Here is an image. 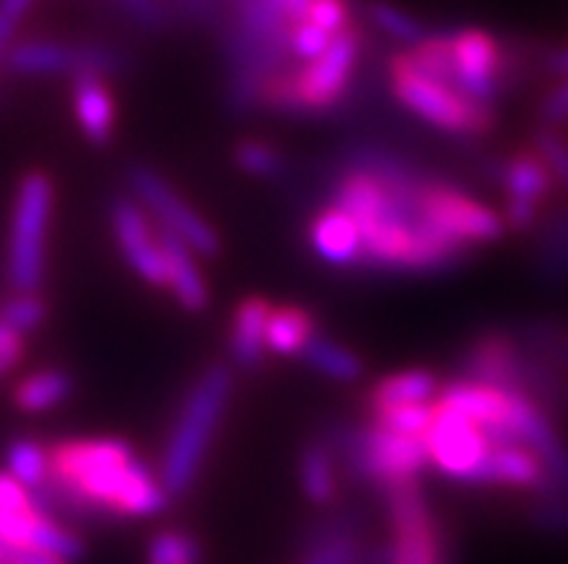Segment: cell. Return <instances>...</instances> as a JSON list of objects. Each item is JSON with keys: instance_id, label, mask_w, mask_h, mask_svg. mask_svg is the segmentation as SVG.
Listing matches in <instances>:
<instances>
[{"instance_id": "ac0fdd59", "label": "cell", "mask_w": 568, "mask_h": 564, "mask_svg": "<svg viewBox=\"0 0 568 564\" xmlns=\"http://www.w3.org/2000/svg\"><path fill=\"white\" fill-rule=\"evenodd\" d=\"M511 400L514 392H505V389L488 383H476V380L456 378L454 383L439 389V403L456 409V412H462L465 418L479 423V427L508 423V418H511Z\"/></svg>"}, {"instance_id": "f6af8a7d", "label": "cell", "mask_w": 568, "mask_h": 564, "mask_svg": "<svg viewBox=\"0 0 568 564\" xmlns=\"http://www.w3.org/2000/svg\"><path fill=\"white\" fill-rule=\"evenodd\" d=\"M21 358H23V335L0 320V360H3L9 372H12L14 366L21 363Z\"/></svg>"}, {"instance_id": "7402d4cb", "label": "cell", "mask_w": 568, "mask_h": 564, "mask_svg": "<svg viewBox=\"0 0 568 564\" xmlns=\"http://www.w3.org/2000/svg\"><path fill=\"white\" fill-rule=\"evenodd\" d=\"M297 475H301L303 495L315 507H329L338 499V472H335V458L326 450L324 441H312L301 450L297 461Z\"/></svg>"}, {"instance_id": "d4e9b609", "label": "cell", "mask_w": 568, "mask_h": 564, "mask_svg": "<svg viewBox=\"0 0 568 564\" xmlns=\"http://www.w3.org/2000/svg\"><path fill=\"white\" fill-rule=\"evenodd\" d=\"M315 335V317L301 306H277L266 320V349L272 355H301L303 346Z\"/></svg>"}, {"instance_id": "d590c367", "label": "cell", "mask_w": 568, "mask_h": 564, "mask_svg": "<svg viewBox=\"0 0 568 564\" xmlns=\"http://www.w3.org/2000/svg\"><path fill=\"white\" fill-rule=\"evenodd\" d=\"M534 153L546 162V167L551 171L557 185L566 187L568 193V142L562 139L560 130H537V136H534Z\"/></svg>"}, {"instance_id": "f546056e", "label": "cell", "mask_w": 568, "mask_h": 564, "mask_svg": "<svg viewBox=\"0 0 568 564\" xmlns=\"http://www.w3.org/2000/svg\"><path fill=\"white\" fill-rule=\"evenodd\" d=\"M367 18L378 32H384L396 43H404V47H416V43L430 35V29L425 23L413 18L410 12H404L396 3H389V0H369Z\"/></svg>"}, {"instance_id": "8fae6325", "label": "cell", "mask_w": 568, "mask_h": 564, "mask_svg": "<svg viewBox=\"0 0 568 564\" xmlns=\"http://www.w3.org/2000/svg\"><path fill=\"white\" fill-rule=\"evenodd\" d=\"M425 211L430 222H436L445 234L470 245V248L499 243L505 230H508L497 211H490L483 202L470 199L468 193H462L459 187L447 185L442 180H436L427 187Z\"/></svg>"}, {"instance_id": "83f0119b", "label": "cell", "mask_w": 568, "mask_h": 564, "mask_svg": "<svg viewBox=\"0 0 568 564\" xmlns=\"http://www.w3.org/2000/svg\"><path fill=\"white\" fill-rule=\"evenodd\" d=\"M367 527V519L361 510H332L326 515H317L315 522H310L297 536V556L310 553L315 547H324L332 542H344V539H361Z\"/></svg>"}, {"instance_id": "d6a6232c", "label": "cell", "mask_w": 568, "mask_h": 564, "mask_svg": "<svg viewBox=\"0 0 568 564\" xmlns=\"http://www.w3.org/2000/svg\"><path fill=\"white\" fill-rule=\"evenodd\" d=\"M0 320L27 337L47 320V300L38 291H12V297L0 302Z\"/></svg>"}, {"instance_id": "e575fe53", "label": "cell", "mask_w": 568, "mask_h": 564, "mask_svg": "<svg viewBox=\"0 0 568 564\" xmlns=\"http://www.w3.org/2000/svg\"><path fill=\"white\" fill-rule=\"evenodd\" d=\"M531 527L551 533V536H568V493H542L534 495L528 507Z\"/></svg>"}, {"instance_id": "74e56055", "label": "cell", "mask_w": 568, "mask_h": 564, "mask_svg": "<svg viewBox=\"0 0 568 564\" xmlns=\"http://www.w3.org/2000/svg\"><path fill=\"white\" fill-rule=\"evenodd\" d=\"M329 41L332 35H326L324 29L310 21H297L288 29V50L295 52L301 61H312V58L321 55L329 47Z\"/></svg>"}, {"instance_id": "2e32d148", "label": "cell", "mask_w": 568, "mask_h": 564, "mask_svg": "<svg viewBox=\"0 0 568 564\" xmlns=\"http://www.w3.org/2000/svg\"><path fill=\"white\" fill-rule=\"evenodd\" d=\"M310 245L317 257L335 268H361V234L335 205L317 211L310 222Z\"/></svg>"}, {"instance_id": "6da1fadb", "label": "cell", "mask_w": 568, "mask_h": 564, "mask_svg": "<svg viewBox=\"0 0 568 564\" xmlns=\"http://www.w3.org/2000/svg\"><path fill=\"white\" fill-rule=\"evenodd\" d=\"M50 450V479L70 486L95 507L119 515H159L168 507L162 481L142 464L133 447L119 438L61 441Z\"/></svg>"}, {"instance_id": "8992f818", "label": "cell", "mask_w": 568, "mask_h": 564, "mask_svg": "<svg viewBox=\"0 0 568 564\" xmlns=\"http://www.w3.org/2000/svg\"><path fill=\"white\" fill-rule=\"evenodd\" d=\"M378 493L393 524V564H454L418 481L387 484Z\"/></svg>"}, {"instance_id": "bcb514c9", "label": "cell", "mask_w": 568, "mask_h": 564, "mask_svg": "<svg viewBox=\"0 0 568 564\" xmlns=\"http://www.w3.org/2000/svg\"><path fill=\"white\" fill-rule=\"evenodd\" d=\"M540 66L542 72L555 75V79H568V43H562V47H548L542 52Z\"/></svg>"}, {"instance_id": "9a60e30c", "label": "cell", "mask_w": 568, "mask_h": 564, "mask_svg": "<svg viewBox=\"0 0 568 564\" xmlns=\"http://www.w3.org/2000/svg\"><path fill=\"white\" fill-rule=\"evenodd\" d=\"M159 245H162V263H165V288H171L173 297L191 315L205 311L209 308V286L196 268L194 248L182 243L180 236H173L171 230L159 234Z\"/></svg>"}, {"instance_id": "4dcf8cb0", "label": "cell", "mask_w": 568, "mask_h": 564, "mask_svg": "<svg viewBox=\"0 0 568 564\" xmlns=\"http://www.w3.org/2000/svg\"><path fill=\"white\" fill-rule=\"evenodd\" d=\"M148 564H202V544L185 530H162L148 544Z\"/></svg>"}, {"instance_id": "52a82bcc", "label": "cell", "mask_w": 568, "mask_h": 564, "mask_svg": "<svg viewBox=\"0 0 568 564\" xmlns=\"http://www.w3.org/2000/svg\"><path fill=\"white\" fill-rule=\"evenodd\" d=\"M450 38H454L450 90L494 110L505 90V72H508L503 47L483 29H462V32H450Z\"/></svg>"}, {"instance_id": "44dd1931", "label": "cell", "mask_w": 568, "mask_h": 564, "mask_svg": "<svg viewBox=\"0 0 568 564\" xmlns=\"http://www.w3.org/2000/svg\"><path fill=\"white\" fill-rule=\"evenodd\" d=\"M534 274L542 286H568V202L551 211L537 230Z\"/></svg>"}, {"instance_id": "5bb4252c", "label": "cell", "mask_w": 568, "mask_h": 564, "mask_svg": "<svg viewBox=\"0 0 568 564\" xmlns=\"http://www.w3.org/2000/svg\"><path fill=\"white\" fill-rule=\"evenodd\" d=\"M548 481L546 464L540 455L526 447V443H503V447H488L483 464L476 470L474 484H499L514 486V490H528L540 493Z\"/></svg>"}, {"instance_id": "603a6c76", "label": "cell", "mask_w": 568, "mask_h": 564, "mask_svg": "<svg viewBox=\"0 0 568 564\" xmlns=\"http://www.w3.org/2000/svg\"><path fill=\"white\" fill-rule=\"evenodd\" d=\"M439 398V380L427 369H410L382 378L369 389V409L404 407V403H430Z\"/></svg>"}, {"instance_id": "f1b7e54d", "label": "cell", "mask_w": 568, "mask_h": 564, "mask_svg": "<svg viewBox=\"0 0 568 564\" xmlns=\"http://www.w3.org/2000/svg\"><path fill=\"white\" fill-rule=\"evenodd\" d=\"M3 461H7L9 475L27 490L41 486L50 472V450L32 438H14L3 452Z\"/></svg>"}, {"instance_id": "7bdbcfd3", "label": "cell", "mask_w": 568, "mask_h": 564, "mask_svg": "<svg viewBox=\"0 0 568 564\" xmlns=\"http://www.w3.org/2000/svg\"><path fill=\"white\" fill-rule=\"evenodd\" d=\"M0 564H70L64 558L52 556L38 547H21V544H9L0 539Z\"/></svg>"}, {"instance_id": "484cf974", "label": "cell", "mask_w": 568, "mask_h": 564, "mask_svg": "<svg viewBox=\"0 0 568 564\" xmlns=\"http://www.w3.org/2000/svg\"><path fill=\"white\" fill-rule=\"evenodd\" d=\"M301 358L317 375H324L335 383H355L364 375V360L353 349H346L338 340H329V337L317 335V331L310 337V343L303 346Z\"/></svg>"}, {"instance_id": "7c38bea8", "label": "cell", "mask_w": 568, "mask_h": 564, "mask_svg": "<svg viewBox=\"0 0 568 564\" xmlns=\"http://www.w3.org/2000/svg\"><path fill=\"white\" fill-rule=\"evenodd\" d=\"M93 66V43H61L47 38L12 41L3 55L0 70L12 72L18 79H79L90 75Z\"/></svg>"}, {"instance_id": "836d02e7", "label": "cell", "mask_w": 568, "mask_h": 564, "mask_svg": "<svg viewBox=\"0 0 568 564\" xmlns=\"http://www.w3.org/2000/svg\"><path fill=\"white\" fill-rule=\"evenodd\" d=\"M234 165L257 180H277L286 171V158L281 156V151H274L272 144L240 142L234 151Z\"/></svg>"}, {"instance_id": "1f68e13d", "label": "cell", "mask_w": 568, "mask_h": 564, "mask_svg": "<svg viewBox=\"0 0 568 564\" xmlns=\"http://www.w3.org/2000/svg\"><path fill=\"white\" fill-rule=\"evenodd\" d=\"M369 412H373V423L389 429V432L425 438L433 423V414H436V407H430V403H404V407L369 409Z\"/></svg>"}, {"instance_id": "f35d334b", "label": "cell", "mask_w": 568, "mask_h": 564, "mask_svg": "<svg viewBox=\"0 0 568 564\" xmlns=\"http://www.w3.org/2000/svg\"><path fill=\"white\" fill-rule=\"evenodd\" d=\"M303 21L315 23V27L324 29L326 35L335 38L349 27V7H346V0H312Z\"/></svg>"}, {"instance_id": "5b68a950", "label": "cell", "mask_w": 568, "mask_h": 564, "mask_svg": "<svg viewBox=\"0 0 568 564\" xmlns=\"http://www.w3.org/2000/svg\"><path fill=\"white\" fill-rule=\"evenodd\" d=\"M389 72H393L396 99L433 127L468 139L485 136V133L497 127V110L483 107V104H476V101L465 99V95L425 79V75H418V72L404 64L402 55H393Z\"/></svg>"}, {"instance_id": "4fadbf2b", "label": "cell", "mask_w": 568, "mask_h": 564, "mask_svg": "<svg viewBox=\"0 0 568 564\" xmlns=\"http://www.w3.org/2000/svg\"><path fill=\"white\" fill-rule=\"evenodd\" d=\"M110 222H113L115 243L122 248V257L144 283L151 286H165V263H162V245L159 234L153 236L151 222L142 207L133 199H113L110 205Z\"/></svg>"}, {"instance_id": "7a4b0ae2", "label": "cell", "mask_w": 568, "mask_h": 564, "mask_svg": "<svg viewBox=\"0 0 568 564\" xmlns=\"http://www.w3.org/2000/svg\"><path fill=\"white\" fill-rule=\"evenodd\" d=\"M231 386H234V378L229 366H211L209 372H202V378L187 389L180 418L173 423L165 452H162V466H159V481L165 486L168 499H182L191 493L202 461L214 443L216 429L223 423Z\"/></svg>"}, {"instance_id": "e0dca14e", "label": "cell", "mask_w": 568, "mask_h": 564, "mask_svg": "<svg viewBox=\"0 0 568 564\" xmlns=\"http://www.w3.org/2000/svg\"><path fill=\"white\" fill-rule=\"evenodd\" d=\"M272 315V302L266 297H245L234 311V326L229 337V355L243 372H254L263 366L266 349V320Z\"/></svg>"}, {"instance_id": "ab89813d", "label": "cell", "mask_w": 568, "mask_h": 564, "mask_svg": "<svg viewBox=\"0 0 568 564\" xmlns=\"http://www.w3.org/2000/svg\"><path fill=\"white\" fill-rule=\"evenodd\" d=\"M32 3H36V0H0V64H3V55H7V50L12 47L18 23L27 18Z\"/></svg>"}, {"instance_id": "277c9868", "label": "cell", "mask_w": 568, "mask_h": 564, "mask_svg": "<svg viewBox=\"0 0 568 564\" xmlns=\"http://www.w3.org/2000/svg\"><path fill=\"white\" fill-rule=\"evenodd\" d=\"M52 214V180L47 173H27L18 185L9 225L7 277L12 291H38L47 265V228Z\"/></svg>"}, {"instance_id": "ba28073f", "label": "cell", "mask_w": 568, "mask_h": 564, "mask_svg": "<svg viewBox=\"0 0 568 564\" xmlns=\"http://www.w3.org/2000/svg\"><path fill=\"white\" fill-rule=\"evenodd\" d=\"M128 182L139 196V202L162 222V230H171L173 236H180L182 243L191 245L202 257H216L220 254V248H223L220 234L202 216H196L194 207L180 199L176 191L156 171L144 165L130 167Z\"/></svg>"}, {"instance_id": "b9f144b4", "label": "cell", "mask_w": 568, "mask_h": 564, "mask_svg": "<svg viewBox=\"0 0 568 564\" xmlns=\"http://www.w3.org/2000/svg\"><path fill=\"white\" fill-rule=\"evenodd\" d=\"M542 127L560 130L562 124H568V79H560V84L546 95L540 107Z\"/></svg>"}, {"instance_id": "3957f363", "label": "cell", "mask_w": 568, "mask_h": 564, "mask_svg": "<svg viewBox=\"0 0 568 564\" xmlns=\"http://www.w3.org/2000/svg\"><path fill=\"white\" fill-rule=\"evenodd\" d=\"M324 443L355 481L373 484L375 490L402 481H418V475L430 466L425 438L398 435L378 423L373 427L341 423L326 432Z\"/></svg>"}, {"instance_id": "4316f807", "label": "cell", "mask_w": 568, "mask_h": 564, "mask_svg": "<svg viewBox=\"0 0 568 564\" xmlns=\"http://www.w3.org/2000/svg\"><path fill=\"white\" fill-rule=\"evenodd\" d=\"M72 375L64 369H43V372L29 375L18 383L14 389V407L21 412H47V409H55L58 403H64L72 394Z\"/></svg>"}, {"instance_id": "8d00e7d4", "label": "cell", "mask_w": 568, "mask_h": 564, "mask_svg": "<svg viewBox=\"0 0 568 564\" xmlns=\"http://www.w3.org/2000/svg\"><path fill=\"white\" fill-rule=\"evenodd\" d=\"M364 558H367L364 539H344V542H332L310 553H301L297 564H364Z\"/></svg>"}, {"instance_id": "30bf717a", "label": "cell", "mask_w": 568, "mask_h": 564, "mask_svg": "<svg viewBox=\"0 0 568 564\" xmlns=\"http://www.w3.org/2000/svg\"><path fill=\"white\" fill-rule=\"evenodd\" d=\"M425 443L427 452H430V464L439 466L450 479L465 481V484H474L476 470L488 452L479 423H474L456 409L445 407V403H436V414H433Z\"/></svg>"}, {"instance_id": "ffe728a7", "label": "cell", "mask_w": 568, "mask_h": 564, "mask_svg": "<svg viewBox=\"0 0 568 564\" xmlns=\"http://www.w3.org/2000/svg\"><path fill=\"white\" fill-rule=\"evenodd\" d=\"M72 107L79 127L93 144H108L115 127V101L104 79L79 75L72 79Z\"/></svg>"}, {"instance_id": "60d3db41", "label": "cell", "mask_w": 568, "mask_h": 564, "mask_svg": "<svg viewBox=\"0 0 568 564\" xmlns=\"http://www.w3.org/2000/svg\"><path fill=\"white\" fill-rule=\"evenodd\" d=\"M124 12L144 29H162L168 23V9L162 0H119Z\"/></svg>"}, {"instance_id": "9c48e42d", "label": "cell", "mask_w": 568, "mask_h": 564, "mask_svg": "<svg viewBox=\"0 0 568 564\" xmlns=\"http://www.w3.org/2000/svg\"><path fill=\"white\" fill-rule=\"evenodd\" d=\"M358 52L361 32L353 27H346L341 35L332 38L329 47L321 55L306 61V66L301 72H295L303 113H324V110H332L338 104L346 84L353 79Z\"/></svg>"}, {"instance_id": "cb8c5ba5", "label": "cell", "mask_w": 568, "mask_h": 564, "mask_svg": "<svg viewBox=\"0 0 568 564\" xmlns=\"http://www.w3.org/2000/svg\"><path fill=\"white\" fill-rule=\"evenodd\" d=\"M519 343L531 351L534 358L546 360L557 372L568 378V317H542V320H528L514 331Z\"/></svg>"}, {"instance_id": "ee69618b", "label": "cell", "mask_w": 568, "mask_h": 564, "mask_svg": "<svg viewBox=\"0 0 568 564\" xmlns=\"http://www.w3.org/2000/svg\"><path fill=\"white\" fill-rule=\"evenodd\" d=\"M0 510H7V513H29V510H36L27 486L18 484L9 472H0Z\"/></svg>"}, {"instance_id": "7dc6e473", "label": "cell", "mask_w": 568, "mask_h": 564, "mask_svg": "<svg viewBox=\"0 0 568 564\" xmlns=\"http://www.w3.org/2000/svg\"><path fill=\"white\" fill-rule=\"evenodd\" d=\"M9 369H7V363H3V360H0V378H3V375H7Z\"/></svg>"}, {"instance_id": "d6986e66", "label": "cell", "mask_w": 568, "mask_h": 564, "mask_svg": "<svg viewBox=\"0 0 568 564\" xmlns=\"http://www.w3.org/2000/svg\"><path fill=\"white\" fill-rule=\"evenodd\" d=\"M497 182L505 191V202H523V205H534L540 211L557 185L537 153H517V156L505 158L497 167Z\"/></svg>"}]
</instances>
